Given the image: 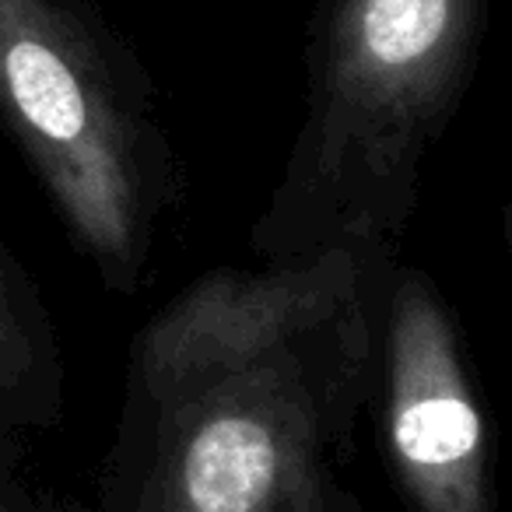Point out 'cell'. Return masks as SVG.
Listing matches in <instances>:
<instances>
[{"label":"cell","instance_id":"6da1fadb","mask_svg":"<svg viewBox=\"0 0 512 512\" xmlns=\"http://www.w3.org/2000/svg\"><path fill=\"white\" fill-rule=\"evenodd\" d=\"M397 256L211 271L130 344L102 512H323L376 397Z\"/></svg>","mask_w":512,"mask_h":512},{"label":"cell","instance_id":"7a4b0ae2","mask_svg":"<svg viewBox=\"0 0 512 512\" xmlns=\"http://www.w3.org/2000/svg\"><path fill=\"white\" fill-rule=\"evenodd\" d=\"M484 22L488 0H320L302 127L249 228L264 264L330 249L397 256Z\"/></svg>","mask_w":512,"mask_h":512},{"label":"cell","instance_id":"3957f363","mask_svg":"<svg viewBox=\"0 0 512 512\" xmlns=\"http://www.w3.org/2000/svg\"><path fill=\"white\" fill-rule=\"evenodd\" d=\"M0 123L116 295L151 274L179 165L148 81L78 0H0Z\"/></svg>","mask_w":512,"mask_h":512},{"label":"cell","instance_id":"277c9868","mask_svg":"<svg viewBox=\"0 0 512 512\" xmlns=\"http://www.w3.org/2000/svg\"><path fill=\"white\" fill-rule=\"evenodd\" d=\"M386 463L414 512H495L491 432L460 327L428 274L397 260L376 365Z\"/></svg>","mask_w":512,"mask_h":512},{"label":"cell","instance_id":"5b68a950","mask_svg":"<svg viewBox=\"0 0 512 512\" xmlns=\"http://www.w3.org/2000/svg\"><path fill=\"white\" fill-rule=\"evenodd\" d=\"M64 414V365L39 288L0 235V460Z\"/></svg>","mask_w":512,"mask_h":512},{"label":"cell","instance_id":"8992f818","mask_svg":"<svg viewBox=\"0 0 512 512\" xmlns=\"http://www.w3.org/2000/svg\"><path fill=\"white\" fill-rule=\"evenodd\" d=\"M323 512H379L365 502L358 491H351L348 484H341L337 477L327 481V491H323Z\"/></svg>","mask_w":512,"mask_h":512},{"label":"cell","instance_id":"52a82bcc","mask_svg":"<svg viewBox=\"0 0 512 512\" xmlns=\"http://www.w3.org/2000/svg\"><path fill=\"white\" fill-rule=\"evenodd\" d=\"M0 512H39L36 502L22 491V484L11 481V474L4 470V460H0Z\"/></svg>","mask_w":512,"mask_h":512}]
</instances>
